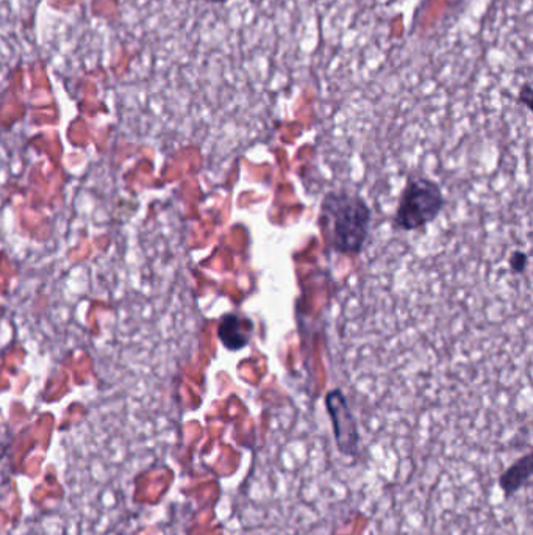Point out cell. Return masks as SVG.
<instances>
[{"instance_id":"52a82bcc","label":"cell","mask_w":533,"mask_h":535,"mask_svg":"<svg viewBox=\"0 0 533 535\" xmlns=\"http://www.w3.org/2000/svg\"><path fill=\"white\" fill-rule=\"evenodd\" d=\"M205 4H210V5H227L230 0H204Z\"/></svg>"},{"instance_id":"6da1fadb","label":"cell","mask_w":533,"mask_h":535,"mask_svg":"<svg viewBox=\"0 0 533 535\" xmlns=\"http://www.w3.org/2000/svg\"><path fill=\"white\" fill-rule=\"evenodd\" d=\"M322 221L333 249L354 255L369 238L371 208L354 193H330L322 202Z\"/></svg>"},{"instance_id":"8992f818","label":"cell","mask_w":533,"mask_h":535,"mask_svg":"<svg viewBox=\"0 0 533 535\" xmlns=\"http://www.w3.org/2000/svg\"><path fill=\"white\" fill-rule=\"evenodd\" d=\"M518 102L524 105L528 110L532 109V85H530V81H526L519 92H518Z\"/></svg>"},{"instance_id":"277c9868","label":"cell","mask_w":533,"mask_h":535,"mask_svg":"<svg viewBox=\"0 0 533 535\" xmlns=\"http://www.w3.org/2000/svg\"><path fill=\"white\" fill-rule=\"evenodd\" d=\"M532 454L528 453L516 459L510 466H507L504 472L500 473L498 483L505 500H510L518 492L524 489V485L532 478Z\"/></svg>"},{"instance_id":"5b68a950","label":"cell","mask_w":533,"mask_h":535,"mask_svg":"<svg viewBox=\"0 0 533 535\" xmlns=\"http://www.w3.org/2000/svg\"><path fill=\"white\" fill-rule=\"evenodd\" d=\"M219 335L223 339L224 345L229 346L232 349H238L240 346L246 345V334L243 328H240V320L236 317L224 320L219 329Z\"/></svg>"},{"instance_id":"3957f363","label":"cell","mask_w":533,"mask_h":535,"mask_svg":"<svg viewBox=\"0 0 533 535\" xmlns=\"http://www.w3.org/2000/svg\"><path fill=\"white\" fill-rule=\"evenodd\" d=\"M326 407L332 421L333 437L339 454L356 459L360 448V431L343 393L339 390L328 393Z\"/></svg>"},{"instance_id":"7a4b0ae2","label":"cell","mask_w":533,"mask_h":535,"mask_svg":"<svg viewBox=\"0 0 533 535\" xmlns=\"http://www.w3.org/2000/svg\"><path fill=\"white\" fill-rule=\"evenodd\" d=\"M446 205L442 186L429 177L408 180L395 207V225L397 231H423L433 225Z\"/></svg>"}]
</instances>
